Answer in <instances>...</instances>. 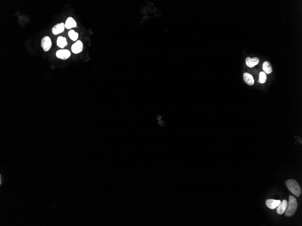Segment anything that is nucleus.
Returning <instances> with one entry per match:
<instances>
[{
	"label": "nucleus",
	"instance_id": "423d86ee",
	"mask_svg": "<svg viewBox=\"0 0 302 226\" xmlns=\"http://www.w3.org/2000/svg\"><path fill=\"white\" fill-rule=\"evenodd\" d=\"M281 203L280 200H275L273 199H269L266 201L267 206L271 210H274L277 208Z\"/></svg>",
	"mask_w": 302,
	"mask_h": 226
},
{
	"label": "nucleus",
	"instance_id": "1a4fd4ad",
	"mask_svg": "<svg viewBox=\"0 0 302 226\" xmlns=\"http://www.w3.org/2000/svg\"><path fill=\"white\" fill-rule=\"evenodd\" d=\"M287 206V201L286 200H285V199L283 200L282 203H281L279 205V206L277 207V210L276 211H277V213H278V214H280V215L283 214L285 212V211H286Z\"/></svg>",
	"mask_w": 302,
	"mask_h": 226
},
{
	"label": "nucleus",
	"instance_id": "0eeeda50",
	"mask_svg": "<svg viewBox=\"0 0 302 226\" xmlns=\"http://www.w3.org/2000/svg\"><path fill=\"white\" fill-rule=\"evenodd\" d=\"M65 24L63 23H61L55 25L52 28V31L53 33V34L57 35V34H59V33L63 32L64 31V30H65Z\"/></svg>",
	"mask_w": 302,
	"mask_h": 226
},
{
	"label": "nucleus",
	"instance_id": "4468645a",
	"mask_svg": "<svg viewBox=\"0 0 302 226\" xmlns=\"http://www.w3.org/2000/svg\"><path fill=\"white\" fill-rule=\"evenodd\" d=\"M68 36L69 38L73 41H76L78 38V34L77 32H75L73 30H71L68 32Z\"/></svg>",
	"mask_w": 302,
	"mask_h": 226
},
{
	"label": "nucleus",
	"instance_id": "f8f14e48",
	"mask_svg": "<svg viewBox=\"0 0 302 226\" xmlns=\"http://www.w3.org/2000/svg\"><path fill=\"white\" fill-rule=\"evenodd\" d=\"M262 68L264 72L268 74H270L272 72V67L271 63L268 61H265L263 63Z\"/></svg>",
	"mask_w": 302,
	"mask_h": 226
},
{
	"label": "nucleus",
	"instance_id": "9b49d317",
	"mask_svg": "<svg viewBox=\"0 0 302 226\" xmlns=\"http://www.w3.org/2000/svg\"><path fill=\"white\" fill-rule=\"evenodd\" d=\"M65 28L67 29H71L73 28L76 27V23L72 17H69L66 20L65 23Z\"/></svg>",
	"mask_w": 302,
	"mask_h": 226
},
{
	"label": "nucleus",
	"instance_id": "2eb2a0df",
	"mask_svg": "<svg viewBox=\"0 0 302 226\" xmlns=\"http://www.w3.org/2000/svg\"><path fill=\"white\" fill-rule=\"evenodd\" d=\"M267 80V76L266 74L264 72H261L260 73L259 79L258 82L261 83H264L266 82Z\"/></svg>",
	"mask_w": 302,
	"mask_h": 226
},
{
	"label": "nucleus",
	"instance_id": "ddd939ff",
	"mask_svg": "<svg viewBox=\"0 0 302 226\" xmlns=\"http://www.w3.org/2000/svg\"><path fill=\"white\" fill-rule=\"evenodd\" d=\"M57 44L59 47L63 48L67 45L68 43L65 38L60 36L57 39Z\"/></svg>",
	"mask_w": 302,
	"mask_h": 226
},
{
	"label": "nucleus",
	"instance_id": "f257e3e1",
	"mask_svg": "<svg viewBox=\"0 0 302 226\" xmlns=\"http://www.w3.org/2000/svg\"><path fill=\"white\" fill-rule=\"evenodd\" d=\"M286 183L289 190L295 196L299 197L302 193V190L297 182L293 179H289Z\"/></svg>",
	"mask_w": 302,
	"mask_h": 226
},
{
	"label": "nucleus",
	"instance_id": "39448f33",
	"mask_svg": "<svg viewBox=\"0 0 302 226\" xmlns=\"http://www.w3.org/2000/svg\"><path fill=\"white\" fill-rule=\"evenodd\" d=\"M83 45L82 43L80 40L76 41L72 45L71 49L72 52L75 54H78L82 51Z\"/></svg>",
	"mask_w": 302,
	"mask_h": 226
},
{
	"label": "nucleus",
	"instance_id": "6e6552de",
	"mask_svg": "<svg viewBox=\"0 0 302 226\" xmlns=\"http://www.w3.org/2000/svg\"><path fill=\"white\" fill-rule=\"evenodd\" d=\"M259 63V59L257 57L251 58L250 57H247L246 59V63L249 67H253Z\"/></svg>",
	"mask_w": 302,
	"mask_h": 226
},
{
	"label": "nucleus",
	"instance_id": "20e7f679",
	"mask_svg": "<svg viewBox=\"0 0 302 226\" xmlns=\"http://www.w3.org/2000/svg\"><path fill=\"white\" fill-rule=\"evenodd\" d=\"M56 56L62 60L68 59L71 56V52L68 50H60L57 51L56 53Z\"/></svg>",
	"mask_w": 302,
	"mask_h": 226
},
{
	"label": "nucleus",
	"instance_id": "9d476101",
	"mask_svg": "<svg viewBox=\"0 0 302 226\" xmlns=\"http://www.w3.org/2000/svg\"><path fill=\"white\" fill-rule=\"evenodd\" d=\"M244 81L246 83H247L248 85H253L254 83V80L253 76L251 75L250 74L248 73H244L243 74Z\"/></svg>",
	"mask_w": 302,
	"mask_h": 226
},
{
	"label": "nucleus",
	"instance_id": "7ed1b4c3",
	"mask_svg": "<svg viewBox=\"0 0 302 226\" xmlns=\"http://www.w3.org/2000/svg\"><path fill=\"white\" fill-rule=\"evenodd\" d=\"M41 47L45 52L49 51L52 46V42L48 36H45L41 40Z\"/></svg>",
	"mask_w": 302,
	"mask_h": 226
},
{
	"label": "nucleus",
	"instance_id": "f03ea898",
	"mask_svg": "<svg viewBox=\"0 0 302 226\" xmlns=\"http://www.w3.org/2000/svg\"><path fill=\"white\" fill-rule=\"evenodd\" d=\"M298 207V203L297 199L295 197L290 196L289 197V204L288 203L287 209L286 212V216L287 217H291L295 213Z\"/></svg>",
	"mask_w": 302,
	"mask_h": 226
}]
</instances>
